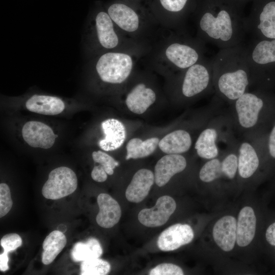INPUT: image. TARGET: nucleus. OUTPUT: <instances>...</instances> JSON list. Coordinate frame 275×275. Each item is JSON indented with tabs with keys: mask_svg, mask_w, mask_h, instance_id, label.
<instances>
[{
	"mask_svg": "<svg viewBox=\"0 0 275 275\" xmlns=\"http://www.w3.org/2000/svg\"><path fill=\"white\" fill-rule=\"evenodd\" d=\"M176 31L151 46L146 54L147 64L161 72L179 73L205 57V43L183 29Z\"/></svg>",
	"mask_w": 275,
	"mask_h": 275,
	"instance_id": "1",
	"label": "nucleus"
},
{
	"mask_svg": "<svg viewBox=\"0 0 275 275\" xmlns=\"http://www.w3.org/2000/svg\"><path fill=\"white\" fill-rule=\"evenodd\" d=\"M212 61L213 82L221 96L235 101L247 92L251 77L243 43L220 49Z\"/></svg>",
	"mask_w": 275,
	"mask_h": 275,
	"instance_id": "2",
	"label": "nucleus"
},
{
	"mask_svg": "<svg viewBox=\"0 0 275 275\" xmlns=\"http://www.w3.org/2000/svg\"><path fill=\"white\" fill-rule=\"evenodd\" d=\"M215 6L205 9L197 17L196 36L219 49L242 43L247 34L245 18L232 9Z\"/></svg>",
	"mask_w": 275,
	"mask_h": 275,
	"instance_id": "3",
	"label": "nucleus"
},
{
	"mask_svg": "<svg viewBox=\"0 0 275 275\" xmlns=\"http://www.w3.org/2000/svg\"><path fill=\"white\" fill-rule=\"evenodd\" d=\"M91 22V41L96 55L108 51H123L145 56L151 48L124 35L107 12H98Z\"/></svg>",
	"mask_w": 275,
	"mask_h": 275,
	"instance_id": "4",
	"label": "nucleus"
},
{
	"mask_svg": "<svg viewBox=\"0 0 275 275\" xmlns=\"http://www.w3.org/2000/svg\"><path fill=\"white\" fill-rule=\"evenodd\" d=\"M245 50L251 82L263 90L275 88V39L252 37Z\"/></svg>",
	"mask_w": 275,
	"mask_h": 275,
	"instance_id": "5",
	"label": "nucleus"
},
{
	"mask_svg": "<svg viewBox=\"0 0 275 275\" xmlns=\"http://www.w3.org/2000/svg\"><path fill=\"white\" fill-rule=\"evenodd\" d=\"M142 57L128 51H108L97 55L92 64L95 73L102 82L121 85L131 76L135 65Z\"/></svg>",
	"mask_w": 275,
	"mask_h": 275,
	"instance_id": "6",
	"label": "nucleus"
},
{
	"mask_svg": "<svg viewBox=\"0 0 275 275\" xmlns=\"http://www.w3.org/2000/svg\"><path fill=\"white\" fill-rule=\"evenodd\" d=\"M106 12L126 37L151 47L148 39L152 35L153 28L158 25L152 16L142 14L130 5L122 2L112 4Z\"/></svg>",
	"mask_w": 275,
	"mask_h": 275,
	"instance_id": "7",
	"label": "nucleus"
},
{
	"mask_svg": "<svg viewBox=\"0 0 275 275\" xmlns=\"http://www.w3.org/2000/svg\"><path fill=\"white\" fill-rule=\"evenodd\" d=\"M178 73V89L181 96L186 98L207 92L213 84L212 59L205 57Z\"/></svg>",
	"mask_w": 275,
	"mask_h": 275,
	"instance_id": "8",
	"label": "nucleus"
},
{
	"mask_svg": "<svg viewBox=\"0 0 275 275\" xmlns=\"http://www.w3.org/2000/svg\"><path fill=\"white\" fill-rule=\"evenodd\" d=\"M259 7L245 18L247 34L262 39H275V0H261Z\"/></svg>",
	"mask_w": 275,
	"mask_h": 275,
	"instance_id": "9",
	"label": "nucleus"
},
{
	"mask_svg": "<svg viewBox=\"0 0 275 275\" xmlns=\"http://www.w3.org/2000/svg\"><path fill=\"white\" fill-rule=\"evenodd\" d=\"M77 187L74 172L67 167L52 170L42 188V194L47 199L58 200L72 194Z\"/></svg>",
	"mask_w": 275,
	"mask_h": 275,
	"instance_id": "10",
	"label": "nucleus"
},
{
	"mask_svg": "<svg viewBox=\"0 0 275 275\" xmlns=\"http://www.w3.org/2000/svg\"><path fill=\"white\" fill-rule=\"evenodd\" d=\"M176 208V204L173 198L163 196L157 200L154 207L142 209L138 214V219L146 227H159L168 221Z\"/></svg>",
	"mask_w": 275,
	"mask_h": 275,
	"instance_id": "11",
	"label": "nucleus"
},
{
	"mask_svg": "<svg viewBox=\"0 0 275 275\" xmlns=\"http://www.w3.org/2000/svg\"><path fill=\"white\" fill-rule=\"evenodd\" d=\"M24 141L31 147L47 149L54 144L58 136L47 124L37 121H28L22 129Z\"/></svg>",
	"mask_w": 275,
	"mask_h": 275,
	"instance_id": "12",
	"label": "nucleus"
},
{
	"mask_svg": "<svg viewBox=\"0 0 275 275\" xmlns=\"http://www.w3.org/2000/svg\"><path fill=\"white\" fill-rule=\"evenodd\" d=\"M157 94L153 88L144 81L134 84L126 95L125 104L131 112L142 114L156 101Z\"/></svg>",
	"mask_w": 275,
	"mask_h": 275,
	"instance_id": "13",
	"label": "nucleus"
},
{
	"mask_svg": "<svg viewBox=\"0 0 275 275\" xmlns=\"http://www.w3.org/2000/svg\"><path fill=\"white\" fill-rule=\"evenodd\" d=\"M194 237V231L189 225L176 224L161 232L157 245L162 251H172L190 243Z\"/></svg>",
	"mask_w": 275,
	"mask_h": 275,
	"instance_id": "14",
	"label": "nucleus"
},
{
	"mask_svg": "<svg viewBox=\"0 0 275 275\" xmlns=\"http://www.w3.org/2000/svg\"><path fill=\"white\" fill-rule=\"evenodd\" d=\"M184 157L178 154H168L156 163L154 169V180L159 187L166 185L175 174L183 171L186 167Z\"/></svg>",
	"mask_w": 275,
	"mask_h": 275,
	"instance_id": "15",
	"label": "nucleus"
},
{
	"mask_svg": "<svg viewBox=\"0 0 275 275\" xmlns=\"http://www.w3.org/2000/svg\"><path fill=\"white\" fill-rule=\"evenodd\" d=\"M187 2L188 0H158L161 11L163 12L158 21V25L168 29H183L185 23L183 11Z\"/></svg>",
	"mask_w": 275,
	"mask_h": 275,
	"instance_id": "16",
	"label": "nucleus"
},
{
	"mask_svg": "<svg viewBox=\"0 0 275 275\" xmlns=\"http://www.w3.org/2000/svg\"><path fill=\"white\" fill-rule=\"evenodd\" d=\"M154 181V175L151 171L139 170L133 175L126 190V199L131 202H141L148 195Z\"/></svg>",
	"mask_w": 275,
	"mask_h": 275,
	"instance_id": "17",
	"label": "nucleus"
},
{
	"mask_svg": "<svg viewBox=\"0 0 275 275\" xmlns=\"http://www.w3.org/2000/svg\"><path fill=\"white\" fill-rule=\"evenodd\" d=\"M237 221L231 215L223 216L213 227V237L217 245L223 251L229 252L236 240Z\"/></svg>",
	"mask_w": 275,
	"mask_h": 275,
	"instance_id": "18",
	"label": "nucleus"
},
{
	"mask_svg": "<svg viewBox=\"0 0 275 275\" xmlns=\"http://www.w3.org/2000/svg\"><path fill=\"white\" fill-rule=\"evenodd\" d=\"M105 135L99 142V146L105 151H111L119 148L126 138V129L123 124L114 118L107 119L101 123Z\"/></svg>",
	"mask_w": 275,
	"mask_h": 275,
	"instance_id": "19",
	"label": "nucleus"
},
{
	"mask_svg": "<svg viewBox=\"0 0 275 275\" xmlns=\"http://www.w3.org/2000/svg\"><path fill=\"white\" fill-rule=\"evenodd\" d=\"M99 211L96 220L99 226L111 228L117 224L121 216V207L116 200L107 194L102 193L97 199Z\"/></svg>",
	"mask_w": 275,
	"mask_h": 275,
	"instance_id": "20",
	"label": "nucleus"
},
{
	"mask_svg": "<svg viewBox=\"0 0 275 275\" xmlns=\"http://www.w3.org/2000/svg\"><path fill=\"white\" fill-rule=\"evenodd\" d=\"M25 107L33 113L53 116L61 113L65 106L63 101L58 97L35 94L26 100Z\"/></svg>",
	"mask_w": 275,
	"mask_h": 275,
	"instance_id": "21",
	"label": "nucleus"
},
{
	"mask_svg": "<svg viewBox=\"0 0 275 275\" xmlns=\"http://www.w3.org/2000/svg\"><path fill=\"white\" fill-rule=\"evenodd\" d=\"M256 218L252 208L246 206L240 211L236 226V242L246 246L253 240L256 231Z\"/></svg>",
	"mask_w": 275,
	"mask_h": 275,
	"instance_id": "22",
	"label": "nucleus"
},
{
	"mask_svg": "<svg viewBox=\"0 0 275 275\" xmlns=\"http://www.w3.org/2000/svg\"><path fill=\"white\" fill-rule=\"evenodd\" d=\"M191 145L189 133L182 129L175 130L164 136L158 143L159 149L167 154H181L189 150Z\"/></svg>",
	"mask_w": 275,
	"mask_h": 275,
	"instance_id": "23",
	"label": "nucleus"
},
{
	"mask_svg": "<svg viewBox=\"0 0 275 275\" xmlns=\"http://www.w3.org/2000/svg\"><path fill=\"white\" fill-rule=\"evenodd\" d=\"M259 163L254 146L248 142H243L240 146L238 157V171L240 177L245 179L251 177L257 171Z\"/></svg>",
	"mask_w": 275,
	"mask_h": 275,
	"instance_id": "24",
	"label": "nucleus"
},
{
	"mask_svg": "<svg viewBox=\"0 0 275 275\" xmlns=\"http://www.w3.org/2000/svg\"><path fill=\"white\" fill-rule=\"evenodd\" d=\"M67 243L65 234L59 230L50 232L42 244V262L45 265L52 263Z\"/></svg>",
	"mask_w": 275,
	"mask_h": 275,
	"instance_id": "25",
	"label": "nucleus"
},
{
	"mask_svg": "<svg viewBox=\"0 0 275 275\" xmlns=\"http://www.w3.org/2000/svg\"><path fill=\"white\" fill-rule=\"evenodd\" d=\"M217 136V131L213 128H207L202 131L195 145L199 156L207 159H211L217 156L218 149L216 144Z\"/></svg>",
	"mask_w": 275,
	"mask_h": 275,
	"instance_id": "26",
	"label": "nucleus"
},
{
	"mask_svg": "<svg viewBox=\"0 0 275 275\" xmlns=\"http://www.w3.org/2000/svg\"><path fill=\"white\" fill-rule=\"evenodd\" d=\"M159 140L157 138H151L145 141L139 138H133L126 145V159H138L147 157L155 150Z\"/></svg>",
	"mask_w": 275,
	"mask_h": 275,
	"instance_id": "27",
	"label": "nucleus"
},
{
	"mask_svg": "<svg viewBox=\"0 0 275 275\" xmlns=\"http://www.w3.org/2000/svg\"><path fill=\"white\" fill-rule=\"evenodd\" d=\"M102 254V249L97 239L89 238L86 242H78L71 252L72 259L75 262L99 258Z\"/></svg>",
	"mask_w": 275,
	"mask_h": 275,
	"instance_id": "28",
	"label": "nucleus"
},
{
	"mask_svg": "<svg viewBox=\"0 0 275 275\" xmlns=\"http://www.w3.org/2000/svg\"><path fill=\"white\" fill-rule=\"evenodd\" d=\"M111 269L109 263L99 258L82 261L80 265L81 275H105Z\"/></svg>",
	"mask_w": 275,
	"mask_h": 275,
	"instance_id": "29",
	"label": "nucleus"
},
{
	"mask_svg": "<svg viewBox=\"0 0 275 275\" xmlns=\"http://www.w3.org/2000/svg\"><path fill=\"white\" fill-rule=\"evenodd\" d=\"M222 175V162L215 158L206 162L199 173L200 179L205 182H212Z\"/></svg>",
	"mask_w": 275,
	"mask_h": 275,
	"instance_id": "30",
	"label": "nucleus"
},
{
	"mask_svg": "<svg viewBox=\"0 0 275 275\" xmlns=\"http://www.w3.org/2000/svg\"><path fill=\"white\" fill-rule=\"evenodd\" d=\"M92 156L94 161L102 166L109 175L114 174V169L119 165L113 157L100 150L93 152Z\"/></svg>",
	"mask_w": 275,
	"mask_h": 275,
	"instance_id": "31",
	"label": "nucleus"
},
{
	"mask_svg": "<svg viewBox=\"0 0 275 275\" xmlns=\"http://www.w3.org/2000/svg\"><path fill=\"white\" fill-rule=\"evenodd\" d=\"M13 201L9 186L5 183L0 184V217L6 215L11 210Z\"/></svg>",
	"mask_w": 275,
	"mask_h": 275,
	"instance_id": "32",
	"label": "nucleus"
},
{
	"mask_svg": "<svg viewBox=\"0 0 275 275\" xmlns=\"http://www.w3.org/2000/svg\"><path fill=\"white\" fill-rule=\"evenodd\" d=\"M223 175L230 179L234 178L238 170V157L234 153L228 155L222 162Z\"/></svg>",
	"mask_w": 275,
	"mask_h": 275,
	"instance_id": "33",
	"label": "nucleus"
},
{
	"mask_svg": "<svg viewBox=\"0 0 275 275\" xmlns=\"http://www.w3.org/2000/svg\"><path fill=\"white\" fill-rule=\"evenodd\" d=\"M1 245L4 252L8 253L20 246L22 243L21 237L16 233H9L4 235L1 239Z\"/></svg>",
	"mask_w": 275,
	"mask_h": 275,
	"instance_id": "34",
	"label": "nucleus"
},
{
	"mask_svg": "<svg viewBox=\"0 0 275 275\" xmlns=\"http://www.w3.org/2000/svg\"><path fill=\"white\" fill-rule=\"evenodd\" d=\"M150 275H183L182 269L172 263H162L152 269Z\"/></svg>",
	"mask_w": 275,
	"mask_h": 275,
	"instance_id": "35",
	"label": "nucleus"
},
{
	"mask_svg": "<svg viewBox=\"0 0 275 275\" xmlns=\"http://www.w3.org/2000/svg\"><path fill=\"white\" fill-rule=\"evenodd\" d=\"M266 151L270 157L275 160V121L271 125V129L267 134Z\"/></svg>",
	"mask_w": 275,
	"mask_h": 275,
	"instance_id": "36",
	"label": "nucleus"
},
{
	"mask_svg": "<svg viewBox=\"0 0 275 275\" xmlns=\"http://www.w3.org/2000/svg\"><path fill=\"white\" fill-rule=\"evenodd\" d=\"M91 177L95 181L103 182L107 178V174L105 172L104 168L98 164L95 166L91 172Z\"/></svg>",
	"mask_w": 275,
	"mask_h": 275,
	"instance_id": "37",
	"label": "nucleus"
},
{
	"mask_svg": "<svg viewBox=\"0 0 275 275\" xmlns=\"http://www.w3.org/2000/svg\"><path fill=\"white\" fill-rule=\"evenodd\" d=\"M265 236L267 242L271 245L275 246V223L268 227Z\"/></svg>",
	"mask_w": 275,
	"mask_h": 275,
	"instance_id": "38",
	"label": "nucleus"
},
{
	"mask_svg": "<svg viewBox=\"0 0 275 275\" xmlns=\"http://www.w3.org/2000/svg\"><path fill=\"white\" fill-rule=\"evenodd\" d=\"M8 253L3 252L0 255V270L2 271H6L9 269V257Z\"/></svg>",
	"mask_w": 275,
	"mask_h": 275,
	"instance_id": "39",
	"label": "nucleus"
}]
</instances>
